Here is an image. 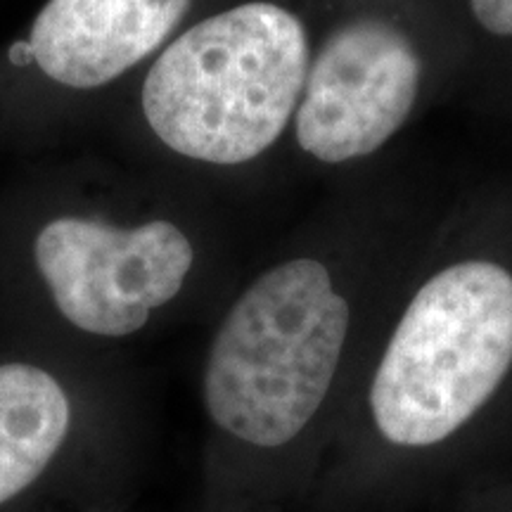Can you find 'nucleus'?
<instances>
[{
    "label": "nucleus",
    "instance_id": "1",
    "mask_svg": "<svg viewBox=\"0 0 512 512\" xmlns=\"http://www.w3.org/2000/svg\"><path fill=\"white\" fill-rule=\"evenodd\" d=\"M510 382L512 271L441 268L377 347L318 494L339 512H380L456 475Z\"/></svg>",
    "mask_w": 512,
    "mask_h": 512
},
{
    "label": "nucleus",
    "instance_id": "4",
    "mask_svg": "<svg viewBox=\"0 0 512 512\" xmlns=\"http://www.w3.org/2000/svg\"><path fill=\"white\" fill-rule=\"evenodd\" d=\"M38 290L69 328L95 339L143 332L190 283L195 242L169 216L121 219L102 209H57L31 230Z\"/></svg>",
    "mask_w": 512,
    "mask_h": 512
},
{
    "label": "nucleus",
    "instance_id": "7",
    "mask_svg": "<svg viewBox=\"0 0 512 512\" xmlns=\"http://www.w3.org/2000/svg\"><path fill=\"white\" fill-rule=\"evenodd\" d=\"M74 399L36 361H0V508L31 489L72 437Z\"/></svg>",
    "mask_w": 512,
    "mask_h": 512
},
{
    "label": "nucleus",
    "instance_id": "8",
    "mask_svg": "<svg viewBox=\"0 0 512 512\" xmlns=\"http://www.w3.org/2000/svg\"><path fill=\"white\" fill-rule=\"evenodd\" d=\"M470 8L489 34L512 36V0H470Z\"/></svg>",
    "mask_w": 512,
    "mask_h": 512
},
{
    "label": "nucleus",
    "instance_id": "5",
    "mask_svg": "<svg viewBox=\"0 0 512 512\" xmlns=\"http://www.w3.org/2000/svg\"><path fill=\"white\" fill-rule=\"evenodd\" d=\"M420 79L418 50L399 27L375 17L344 24L311 60L292 121L297 145L323 164L373 155L411 117Z\"/></svg>",
    "mask_w": 512,
    "mask_h": 512
},
{
    "label": "nucleus",
    "instance_id": "9",
    "mask_svg": "<svg viewBox=\"0 0 512 512\" xmlns=\"http://www.w3.org/2000/svg\"><path fill=\"white\" fill-rule=\"evenodd\" d=\"M456 512H512V484H491L465 496Z\"/></svg>",
    "mask_w": 512,
    "mask_h": 512
},
{
    "label": "nucleus",
    "instance_id": "2",
    "mask_svg": "<svg viewBox=\"0 0 512 512\" xmlns=\"http://www.w3.org/2000/svg\"><path fill=\"white\" fill-rule=\"evenodd\" d=\"M354 337L351 299L313 256L273 264L235 297L200 375L223 494L254 510L318 489Z\"/></svg>",
    "mask_w": 512,
    "mask_h": 512
},
{
    "label": "nucleus",
    "instance_id": "6",
    "mask_svg": "<svg viewBox=\"0 0 512 512\" xmlns=\"http://www.w3.org/2000/svg\"><path fill=\"white\" fill-rule=\"evenodd\" d=\"M192 0H46L15 48L38 88L91 95L140 74L181 31Z\"/></svg>",
    "mask_w": 512,
    "mask_h": 512
},
{
    "label": "nucleus",
    "instance_id": "3",
    "mask_svg": "<svg viewBox=\"0 0 512 512\" xmlns=\"http://www.w3.org/2000/svg\"><path fill=\"white\" fill-rule=\"evenodd\" d=\"M311 60L302 19L247 0L178 31L138 74L140 121L185 162L249 164L292 126Z\"/></svg>",
    "mask_w": 512,
    "mask_h": 512
}]
</instances>
